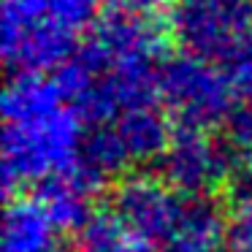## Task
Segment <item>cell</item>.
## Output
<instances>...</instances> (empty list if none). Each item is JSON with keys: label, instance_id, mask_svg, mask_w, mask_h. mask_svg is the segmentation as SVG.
<instances>
[{"label": "cell", "instance_id": "cell-13", "mask_svg": "<svg viewBox=\"0 0 252 252\" xmlns=\"http://www.w3.org/2000/svg\"><path fill=\"white\" fill-rule=\"evenodd\" d=\"M225 247L228 252H252V179L233 187L230 212L225 217Z\"/></svg>", "mask_w": 252, "mask_h": 252}, {"label": "cell", "instance_id": "cell-9", "mask_svg": "<svg viewBox=\"0 0 252 252\" xmlns=\"http://www.w3.org/2000/svg\"><path fill=\"white\" fill-rule=\"evenodd\" d=\"M93 192L95 187L90 182H84L76 171H68V174H57L41 182L38 201L52 214L55 225L65 233V230H79L90 220V214H93V209H90Z\"/></svg>", "mask_w": 252, "mask_h": 252}, {"label": "cell", "instance_id": "cell-5", "mask_svg": "<svg viewBox=\"0 0 252 252\" xmlns=\"http://www.w3.org/2000/svg\"><path fill=\"white\" fill-rule=\"evenodd\" d=\"M114 209L155 244H168L185 212V198L163 176L133 174L114 187Z\"/></svg>", "mask_w": 252, "mask_h": 252}, {"label": "cell", "instance_id": "cell-2", "mask_svg": "<svg viewBox=\"0 0 252 252\" xmlns=\"http://www.w3.org/2000/svg\"><path fill=\"white\" fill-rule=\"evenodd\" d=\"M160 103L176 125L212 127L228 120L239 90L228 68L198 55H176L160 65Z\"/></svg>", "mask_w": 252, "mask_h": 252}, {"label": "cell", "instance_id": "cell-11", "mask_svg": "<svg viewBox=\"0 0 252 252\" xmlns=\"http://www.w3.org/2000/svg\"><path fill=\"white\" fill-rule=\"evenodd\" d=\"M68 103L63 98V90L57 79H46L44 73H14L6 84L3 93V120L17 122V120H33V117L49 114Z\"/></svg>", "mask_w": 252, "mask_h": 252}, {"label": "cell", "instance_id": "cell-14", "mask_svg": "<svg viewBox=\"0 0 252 252\" xmlns=\"http://www.w3.org/2000/svg\"><path fill=\"white\" fill-rule=\"evenodd\" d=\"M225 130H228V144L239 155L252 158V95H241L239 103L225 120Z\"/></svg>", "mask_w": 252, "mask_h": 252}, {"label": "cell", "instance_id": "cell-4", "mask_svg": "<svg viewBox=\"0 0 252 252\" xmlns=\"http://www.w3.org/2000/svg\"><path fill=\"white\" fill-rule=\"evenodd\" d=\"M230 144H220L206 133V127L176 125L160 155V174L182 195H206L233 174Z\"/></svg>", "mask_w": 252, "mask_h": 252}, {"label": "cell", "instance_id": "cell-1", "mask_svg": "<svg viewBox=\"0 0 252 252\" xmlns=\"http://www.w3.org/2000/svg\"><path fill=\"white\" fill-rule=\"evenodd\" d=\"M84 117L71 103L33 120L3 127V192L14 198L25 185L68 174L79 165L84 147Z\"/></svg>", "mask_w": 252, "mask_h": 252}, {"label": "cell", "instance_id": "cell-12", "mask_svg": "<svg viewBox=\"0 0 252 252\" xmlns=\"http://www.w3.org/2000/svg\"><path fill=\"white\" fill-rule=\"evenodd\" d=\"M82 252H155V241L138 233L117 209L93 212L76 230Z\"/></svg>", "mask_w": 252, "mask_h": 252}, {"label": "cell", "instance_id": "cell-6", "mask_svg": "<svg viewBox=\"0 0 252 252\" xmlns=\"http://www.w3.org/2000/svg\"><path fill=\"white\" fill-rule=\"evenodd\" d=\"M73 30L57 22H30L3 28V60L11 73L57 71L76 52Z\"/></svg>", "mask_w": 252, "mask_h": 252}, {"label": "cell", "instance_id": "cell-8", "mask_svg": "<svg viewBox=\"0 0 252 252\" xmlns=\"http://www.w3.org/2000/svg\"><path fill=\"white\" fill-rule=\"evenodd\" d=\"M122 147H125L130 163H144L163 155L165 144L171 138L168 117L163 114L158 103H141L120 111L111 120Z\"/></svg>", "mask_w": 252, "mask_h": 252}, {"label": "cell", "instance_id": "cell-3", "mask_svg": "<svg viewBox=\"0 0 252 252\" xmlns=\"http://www.w3.org/2000/svg\"><path fill=\"white\" fill-rule=\"evenodd\" d=\"M171 30L185 52L228 63L252 35V0H182L171 14Z\"/></svg>", "mask_w": 252, "mask_h": 252}, {"label": "cell", "instance_id": "cell-10", "mask_svg": "<svg viewBox=\"0 0 252 252\" xmlns=\"http://www.w3.org/2000/svg\"><path fill=\"white\" fill-rule=\"evenodd\" d=\"M225 244V220L212 201L190 195L179 217L174 236L168 239V252H217Z\"/></svg>", "mask_w": 252, "mask_h": 252}, {"label": "cell", "instance_id": "cell-7", "mask_svg": "<svg viewBox=\"0 0 252 252\" xmlns=\"http://www.w3.org/2000/svg\"><path fill=\"white\" fill-rule=\"evenodd\" d=\"M60 233L63 230L55 225L38 195L8 198L3 217V252H55Z\"/></svg>", "mask_w": 252, "mask_h": 252}]
</instances>
